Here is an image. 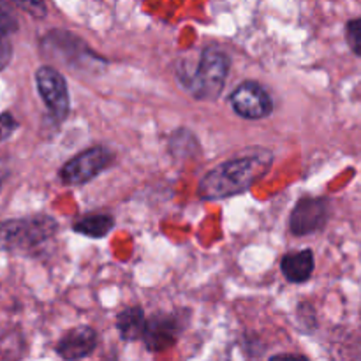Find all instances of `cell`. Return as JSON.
Returning a JSON list of instances; mask_svg holds the SVG:
<instances>
[{
    "label": "cell",
    "instance_id": "cell-9",
    "mask_svg": "<svg viewBox=\"0 0 361 361\" xmlns=\"http://www.w3.org/2000/svg\"><path fill=\"white\" fill-rule=\"evenodd\" d=\"M97 345V334L90 326H76L67 331L56 344V353L66 361H78L90 356Z\"/></svg>",
    "mask_w": 361,
    "mask_h": 361
},
{
    "label": "cell",
    "instance_id": "cell-10",
    "mask_svg": "<svg viewBox=\"0 0 361 361\" xmlns=\"http://www.w3.org/2000/svg\"><path fill=\"white\" fill-rule=\"evenodd\" d=\"M314 267H316L314 252L309 249L286 254L281 261L282 274L293 284H302L309 281L314 274Z\"/></svg>",
    "mask_w": 361,
    "mask_h": 361
},
{
    "label": "cell",
    "instance_id": "cell-16",
    "mask_svg": "<svg viewBox=\"0 0 361 361\" xmlns=\"http://www.w3.org/2000/svg\"><path fill=\"white\" fill-rule=\"evenodd\" d=\"M13 60V44H11L9 37L0 35V71L6 69Z\"/></svg>",
    "mask_w": 361,
    "mask_h": 361
},
{
    "label": "cell",
    "instance_id": "cell-15",
    "mask_svg": "<svg viewBox=\"0 0 361 361\" xmlns=\"http://www.w3.org/2000/svg\"><path fill=\"white\" fill-rule=\"evenodd\" d=\"M20 123L11 111L0 113V141H6L18 130Z\"/></svg>",
    "mask_w": 361,
    "mask_h": 361
},
{
    "label": "cell",
    "instance_id": "cell-17",
    "mask_svg": "<svg viewBox=\"0 0 361 361\" xmlns=\"http://www.w3.org/2000/svg\"><path fill=\"white\" fill-rule=\"evenodd\" d=\"M18 7H21V9L28 11V13L32 14V16H44L46 13V6L42 2H16Z\"/></svg>",
    "mask_w": 361,
    "mask_h": 361
},
{
    "label": "cell",
    "instance_id": "cell-13",
    "mask_svg": "<svg viewBox=\"0 0 361 361\" xmlns=\"http://www.w3.org/2000/svg\"><path fill=\"white\" fill-rule=\"evenodd\" d=\"M18 27H20V23H18V18L11 9V6L0 2V35L11 37L18 30Z\"/></svg>",
    "mask_w": 361,
    "mask_h": 361
},
{
    "label": "cell",
    "instance_id": "cell-6",
    "mask_svg": "<svg viewBox=\"0 0 361 361\" xmlns=\"http://www.w3.org/2000/svg\"><path fill=\"white\" fill-rule=\"evenodd\" d=\"M236 115L247 120L264 118L274 109V101L270 94L256 81H245L240 85L229 97Z\"/></svg>",
    "mask_w": 361,
    "mask_h": 361
},
{
    "label": "cell",
    "instance_id": "cell-18",
    "mask_svg": "<svg viewBox=\"0 0 361 361\" xmlns=\"http://www.w3.org/2000/svg\"><path fill=\"white\" fill-rule=\"evenodd\" d=\"M270 361H310V360L302 355H277V356H271Z\"/></svg>",
    "mask_w": 361,
    "mask_h": 361
},
{
    "label": "cell",
    "instance_id": "cell-11",
    "mask_svg": "<svg viewBox=\"0 0 361 361\" xmlns=\"http://www.w3.org/2000/svg\"><path fill=\"white\" fill-rule=\"evenodd\" d=\"M148 319L145 317V312L141 307H129L122 310L116 317V328L120 331V337L127 342L143 341L145 330H147Z\"/></svg>",
    "mask_w": 361,
    "mask_h": 361
},
{
    "label": "cell",
    "instance_id": "cell-5",
    "mask_svg": "<svg viewBox=\"0 0 361 361\" xmlns=\"http://www.w3.org/2000/svg\"><path fill=\"white\" fill-rule=\"evenodd\" d=\"M35 85L46 108L56 120H63L69 113V92H67L66 78L56 69L42 66L35 71Z\"/></svg>",
    "mask_w": 361,
    "mask_h": 361
},
{
    "label": "cell",
    "instance_id": "cell-8",
    "mask_svg": "<svg viewBox=\"0 0 361 361\" xmlns=\"http://www.w3.org/2000/svg\"><path fill=\"white\" fill-rule=\"evenodd\" d=\"M182 334V317L178 314H155L148 319L143 342L148 351L161 353L173 348Z\"/></svg>",
    "mask_w": 361,
    "mask_h": 361
},
{
    "label": "cell",
    "instance_id": "cell-2",
    "mask_svg": "<svg viewBox=\"0 0 361 361\" xmlns=\"http://www.w3.org/2000/svg\"><path fill=\"white\" fill-rule=\"evenodd\" d=\"M59 231L49 215L0 221V252H32L44 245Z\"/></svg>",
    "mask_w": 361,
    "mask_h": 361
},
{
    "label": "cell",
    "instance_id": "cell-12",
    "mask_svg": "<svg viewBox=\"0 0 361 361\" xmlns=\"http://www.w3.org/2000/svg\"><path fill=\"white\" fill-rule=\"evenodd\" d=\"M113 226H115V221H113L111 215L95 214L78 221L73 229L80 235L88 236V238H104L111 231Z\"/></svg>",
    "mask_w": 361,
    "mask_h": 361
},
{
    "label": "cell",
    "instance_id": "cell-14",
    "mask_svg": "<svg viewBox=\"0 0 361 361\" xmlns=\"http://www.w3.org/2000/svg\"><path fill=\"white\" fill-rule=\"evenodd\" d=\"M345 35H348V42L353 51L361 56V18L349 21L348 28H345Z\"/></svg>",
    "mask_w": 361,
    "mask_h": 361
},
{
    "label": "cell",
    "instance_id": "cell-7",
    "mask_svg": "<svg viewBox=\"0 0 361 361\" xmlns=\"http://www.w3.org/2000/svg\"><path fill=\"white\" fill-rule=\"evenodd\" d=\"M330 215V203L324 197H302L295 204L289 217V226L295 235L303 236L324 228Z\"/></svg>",
    "mask_w": 361,
    "mask_h": 361
},
{
    "label": "cell",
    "instance_id": "cell-1",
    "mask_svg": "<svg viewBox=\"0 0 361 361\" xmlns=\"http://www.w3.org/2000/svg\"><path fill=\"white\" fill-rule=\"evenodd\" d=\"M270 155H249L224 162L208 173L200 183L201 200H224L249 190L270 168Z\"/></svg>",
    "mask_w": 361,
    "mask_h": 361
},
{
    "label": "cell",
    "instance_id": "cell-4",
    "mask_svg": "<svg viewBox=\"0 0 361 361\" xmlns=\"http://www.w3.org/2000/svg\"><path fill=\"white\" fill-rule=\"evenodd\" d=\"M113 161V154L104 147H92L71 159L60 169V178L66 185H83L104 171Z\"/></svg>",
    "mask_w": 361,
    "mask_h": 361
},
{
    "label": "cell",
    "instance_id": "cell-3",
    "mask_svg": "<svg viewBox=\"0 0 361 361\" xmlns=\"http://www.w3.org/2000/svg\"><path fill=\"white\" fill-rule=\"evenodd\" d=\"M229 73V56L217 48H207L201 53L196 69L190 74L182 73L183 87L200 101L217 99L224 88Z\"/></svg>",
    "mask_w": 361,
    "mask_h": 361
}]
</instances>
